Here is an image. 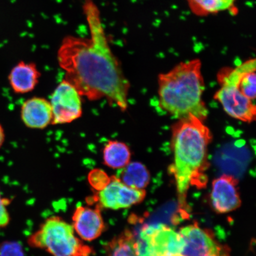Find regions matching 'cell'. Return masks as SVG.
I'll return each instance as SVG.
<instances>
[{
  "label": "cell",
  "instance_id": "obj_1",
  "mask_svg": "<svg viewBox=\"0 0 256 256\" xmlns=\"http://www.w3.org/2000/svg\"><path fill=\"white\" fill-rule=\"evenodd\" d=\"M82 10L90 37L69 35L64 38L57 52L67 82L89 100L105 98L124 112L128 106L129 81L114 55L102 24L100 10L94 0H85Z\"/></svg>",
  "mask_w": 256,
  "mask_h": 256
},
{
  "label": "cell",
  "instance_id": "obj_2",
  "mask_svg": "<svg viewBox=\"0 0 256 256\" xmlns=\"http://www.w3.org/2000/svg\"><path fill=\"white\" fill-rule=\"evenodd\" d=\"M172 133L174 163L171 172L175 176L179 201L185 206L190 186L201 188L206 184L204 172L209 166L208 146L212 136L204 121L193 114L178 119Z\"/></svg>",
  "mask_w": 256,
  "mask_h": 256
},
{
  "label": "cell",
  "instance_id": "obj_3",
  "mask_svg": "<svg viewBox=\"0 0 256 256\" xmlns=\"http://www.w3.org/2000/svg\"><path fill=\"white\" fill-rule=\"evenodd\" d=\"M159 105L172 116L181 119L193 114L204 121L208 111L202 99L204 90L199 59L181 62L158 78Z\"/></svg>",
  "mask_w": 256,
  "mask_h": 256
},
{
  "label": "cell",
  "instance_id": "obj_4",
  "mask_svg": "<svg viewBox=\"0 0 256 256\" xmlns=\"http://www.w3.org/2000/svg\"><path fill=\"white\" fill-rule=\"evenodd\" d=\"M256 59L236 68L224 67L218 74L220 88L214 98L234 119L252 123L256 120Z\"/></svg>",
  "mask_w": 256,
  "mask_h": 256
},
{
  "label": "cell",
  "instance_id": "obj_5",
  "mask_svg": "<svg viewBox=\"0 0 256 256\" xmlns=\"http://www.w3.org/2000/svg\"><path fill=\"white\" fill-rule=\"evenodd\" d=\"M28 242L30 247L46 250L52 256H91L94 252L76 238L72 226L59 216L48 218Z\"/></svg>",
  "mask_w": 256,
  "mask_h": 256
},
{
  "label": "cell",
  "instance_id": "obj_6",
  "mask_svg": "<svg viewBox=\"0 0 256 256\" xmlns=\"http://www.w3.org/2000/svg\"><path fill=\"white\" fill-rule=\"evenodd\" d=\"M138 256H168L181 254L185 242L180 233L164 224L144 225L136 235Z\"/></svg>",
  "mask_w": 256,
  "mask_h": 256
},
{
  "label": "cell",
  "instance_id": "obj_7",
  "mask_svg": "<svg viewBox=\"0 0 256 256\" xmlns=\"http://www.w3.org/2000/svg\"><path fill=\"white\" fill-rule=\"evenodd\" d=\"M82 96L74 86L64 79L58 85L51 96L52 124H70L81 118Z\"/></svg>",
  "mask_w": 256,
  "mask_h": 256
},
{
  "label": "cell",
  "instance_id": "obj_8",
  "mask_svg": "<svg viewBox=\"0 0 256 256\" xmlns=\"http://www.w3.org/2000/svg\"><path fill=\"white\" fill-rule=\"evenodd\" d=\"M185 245L184 256H230L229 248L218 242L210 230L195 223L180 230Z\"/></svg>",
  "mask_w": 256,
  "mask_h": 256
},
{
  "label": "cell",
  "instance_id": "obj_9",
  "mask_svg": "<svg viewBox=\"0 0 256 256\" xmlns=\"http://www.w3.org/2000/svg\"><path fill=\"white\" fill-rule=\"evenodd\" d=\"M146 196L145 190H136L124 184L116 176H111L110 184L97 194L90 198V202H98L106 209H126L143 201Z\"/></svg>",
  "mask_w": 256,
  "mask_h": 256
},
{
  "label": "cell",
  "instance_id": "obj_10",
  "mask_svg": "<svg viewBox=\"0 0 256 256\" xmlns=\"http://www.w3.org/2000/svg\"><path fill=\"white\" fill-rule=\"evenodd\" d=\"M210 204L218 214H226L242 206L238 181L234 176L224 174L212 182Z\"/></svg>",
  "mask_w": 256,
  "mask_h": 256
},
{
  "label": "cell",
  "instance_id": "obj_11",
  "mask_svg": "<svg viewBox=\"0 0 256 256\" xmlns=\"http://www.w3.org/2000/svg\"><path fill=\"white\" fill-rule=\"evenodd\" d=\"M74 232L86 242L96 240L104 233L106 225L99 208L79 206L72 216Z\"/></svg>",
  "mask_w": 256,
  "mask_h": 256
},
{
  "label": "cell",
  "instance_id": "obj_12",
  "mask_svg": "<svg viewBox=\"0 0 256 256\" xmlns=\"http://www.w3.org/2000/svg\"><path fill=\"white\" fill-rule=\"evenodd\" d=\"M21 119L31 129L43 130L52 124L53 114L50 101L42 98H32L22 104Z\"/></svg>",
  "mask_w": 256,
  "mask_h": 256
},
{
  "label": "cell",
  "instance_id": "obj_13",
  "mask_svg": "<svg viewBox=\"0 0 256 256\" xmlns=\"http://www.w3.org/2000/svg\"><path fill=\"white\" fill-rule=\"evenodd\" d=\"M41 74L34 62H20L11 70L8 82L12 90L17 94H25L36 87Z\"/></svg>",
  "mask_w": 256,
  "mask_h": 256
},
{
  "label": "cell",
  "instance_id": "obj_14",
  "mask_svg": "<svg viewBox=\"0 0 256 256\" xmlns=\"http://www.w3.org/2000/svg\"><path fill=\"white\" fill-rule=\"evenodd\" d=\"M119 170L116 177L128 187L142 190L150 184V172L142 162H130Z\"/></svg>",
  "mask_w": 256,
  "mask_h": 256
},
{
  "label": "cell",
  "instance_id": "obj_15",
  "mask_svg": "<svg viewBox=\"0 0 256 256\" xmlns=\"http://www.w3.org/2000/svg\"><path fill=\"white\" fill-rule=\"evenodd\" d=\"M131 152L126 143L110 140L106 144L103 150L104 164L113 169H121L130 161Z\"/></svg>",
  "mask_w": 256,
  "mask_h": 256
},
{
  "label": "cell",
  "instance_id": "obj_16",
  "mask_svg": "<svg viewBox=\"0 0 256 256\" xmlns=\"http://www.w3.org/2000/svg\"><path fill=\"white\" fill-rule=\"evenodd\" d=\"M186 2L194 15L206 17L232 10L234 7L236 0H186Z\"/></svg>",
  "mask_w": 256,
  "mask_h": 256
},
{
  "label": "cell",
  "instance_id": "obj_17",
  "mask_svg": "<svg viewBox=\"0 0 256 256\" xmlns=\"http://www.w3.org/2000/svg\"><path fill=\"white\" fill-rule=\"evenodd\" d=\"M106 247L110 256H138L135 234L129 230L112 239Z\"/></svg>",
  "mask_w": 256,
  "mask_h": 256
},
{
  "label": "cell",
  "instance_id": "obj_18",
  "mask_svg": "<svg viewBox=\"0 0 256 256\" xmlns=\"http://www.w3.org/2000/svg\"><path fill=\"white\" fill-rule=\"evenodd\" d=\"M111 176H108L104 170L95 168L89 172L88 182L94 190L100 192L110 184Z\"/></svg>",
  "mask_w": 256,
  "mask_h": 256
},
{
  "label": "cell",
  "instance_id": "obj_19",
  "mask_svg": "<svg viewBox=\"0 0 256 256\" xmlns=\"http://www.w3.org/2000/svg\"><path fill=\"white\" fill-rule=\"evenodd\" d=\"M0 256H25V254L20 242L8 241L0 244Z\"/></svg>",
  "mask_w": 256,
  "mask_h": 256
},
{
  "label": "cell",
  "instance_id": "obj_20",
  "mask_svg": "<svg viewBox=\"0 0 256 256\" xmlns=\"http://www.w3.org/2000/svg\"><path fill=\"white\" fill-rule=\"evenodd\" d=\"M10 204V200L3 198L0 190V228H5L10 222V216L7 208Z\"/></svg>",
  "mask_w": 256,
  "mask_h": 256
},
{
  "label": "cell",
  "instance_id": "obj_21",
  "mask_svg": "<svg viewBox=\"0 0 256 256\" xmlns=\"http://www.w3.org/2000/svg\"><path fill=\"white\" fill-rule=\"evenodd\" d=\"M5 132L2 124H0V148H2L5 142Z\"/></svg>",
  "mask_w": 256,
  "mask_h": 256
},
{
  "label": "cell",
  "instance_id": "obj_22",
  "mask_svg": "<svg viewBox=\"0 0 256 256\" xmlns=\"http://www.w3.org/2000/svg\"><path fill=\"white\" fill-rule=\"evenodd\" d=\"M184 256L182 254H176V255H172V256Z\"/></svg>",
  "mask_w": 256,
  "mask_h": 256
}]
</instances>
